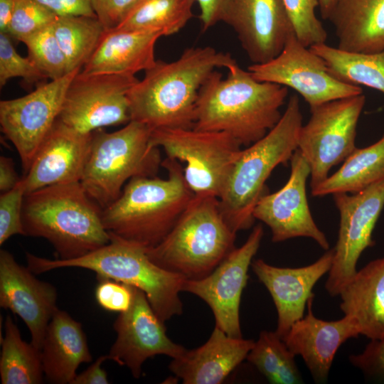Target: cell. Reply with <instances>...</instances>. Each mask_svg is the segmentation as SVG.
Segmentation results:
<instances>
[{
  "label": "cell",
  "mask_w": 384,
  "mask_h": 384,
  "mask_svg": "<svg viewBox=\"0 0 384 384\" xmlns=\"http://www.w3.org/2000/svg\"><path fill=\"white\" fill-rule=\"evenodd\" d=\"M80 70L43 82L23 97L1 100V129L15 146L24 174L58 118L68 86Z\"/></svg>",
  "instance_id": "cell-14"
},
{
  "label": "cell",
  "mask_w": 384,
  "mask_h": 384,
  "mask_svg": "<svg viewBox=\"0 0 384 384\" xmlns=\"http://www.w3.org/2000/svg\"><path fill=\"white\" fill-rule=\"evenodd\" d=\"M302 119L299 97L293 95L277 124L242 149L219 198L222 213L235 233L252 225L253 210L266 193V181L276 166L290 161L298 148Z\"/></svg>",
  "instance_id": "cell-6"
},
{
  "label": "cell",
  "mask_w": 384,
  "mask_h": 384,
  "mask_svg": "<svg viewBox=\"0 0 384 384\" xmlns=\"http://www.w3.org/2000/svg\"><path fill=\"white\" fill-rule=\"evenodd\" d=\"M1 340L0 378L2 384H39L44 375L41 350L23 341L11 316L5 320Z\"/></svg>",
  "instance_id": "cell-30"
},
{
  "label": "cell",
  "mask_w": 384,
  "mask_h": 384,
  "mask_svg": "<svg viewBox=\"0 0 384 384\" xmlns=\"http://www.w3.org/2000/svg\"><path fill=\"white\" fill-rule=\"evenodd\" d=\"M102 210L80 181L48 186L25 196L24 235L47 240L59 260L79 258L110 242Z\"/></svg>",
  "instance_id": "cell-3"
},
{
  "label": "cell",
  "mask_w": 384,
  "mask_h": 384,
  "mask_svg": "<svg viewBox=\"0 0 384 384\" xmlns=\"http://www.w3.org/2000/svg\"><path fill=\"white\" fill-rule=\"evenodd\" d=\"M164 36L156 31H106L95 51L80 70L84 74L135 75L154 65V48Z\"/></svg>",
  "instance_id": "cell-25"
},
{
  "label": "cell",
  "mask_w": 384,
  "mask_h": 384,
  "mask_svg": "<svg viewBox=\"0 0 384 384\" xmlns=\"http://www.w3.org/2000/svg\"><path fill=\"white\" fill-rule=\"evenodd\" d=\"M107 355L100 356L85 370L77 374L70 384H108L107 372L102 368Z\"/></svg>",
  "instance_id": "cell-44"
},
{
  "label": "cell",
  "mask_w": 384,
  "mask_h": 384,
  "mask_svg": "<svg viewBox=\"0 0 384 384\" xmlns=\"http://www.w3.org/2000/svg\"><path fill=\"white\" fill-rule=\"evenodd\" d=\"M349 361L367 377L384 381V336L371 339L363 352L350 356Z\"/></svg>",
  "instance_id": "cell-40"
},
{
  "label": "cell",
  "mask_w": 384,
  "mask_h": 384,
  "mask_svg": "<svg viewBox=\"0 0 384 384\" xmlns=\"http://www.w3.org/2000/svg\"><path fill=\"white\" fill-rule=\"evenodd\" d=\"M15 4L16 0H0V32L7 33Z\"/></svg>",
  "instance_id": "cell-46"
},
{
  "label": "cell",
  "mask_w": 384,
  "mask_h": 384,
  "mask_svg": "<svg viewBox=\"0 0 384 384\" xmlns=\"http://www.w3.org/2000/svg\"><path fill=\"white\" fill-rule=\"evenodd\" d=\"M328 20L338 48L363 53L384 50V0H339Z\"/></svg>",
  "instance_id": "cell-27"
},
{
  "label": "cell",
  "mask_w": 384,
  "mask_h": 384,
  "mask_svg": "<svg viewBox=\"0 0 384 384\" xmlns=\"http://www.w3.org/2000/svg\"><path fill=\"white\" fill-rule=\"evenodd\" d=\"M264 235L261 225L254 227L245 242L234 248L206 277L186 279L183 291L203 300L211 309L215 326L232 337L241 338L240 304L248 279V270Z\"/></svg>",
  "instance_id": "cell-15"
},
{
  "label": "cell",
  "mask_w": 384,
  "mask_h": 384,
  "mask_svg": "<svg viewBox=\"0 0 384 384\" xmlns=\"http://www.w3.org/2000/svg\"><path fill=\"white\" fill-rule=\"evenodd\" d=\"M13 78H21L28 84L47 79L28 57H22L17 53L11 36L0 32V87Z\"/></svg>",
  "instance_id": "cell-37"
},
{
  "label": "cell",
  "mask_w": 384,
  "mask_h": 384,
  "mask_svg": "<svg viewBox=\"0 0 384 384\" xmlns=\"http://www.w3.org/2000/svg\"><path fill=\"white\" fill-rule=\"evenodd\" d=\"M151 132L132 120L115 132L92 133L80 183L102 209L119 197L132 178L156 176L162 161L159 148L151 142Z\"/></svg>",
  "instance_id": "cell-8"
},
{
  "label": "cell",
  "mask_w": 384,
  "mask_h": 384,
  "mask_svg": "<svg viewBox=\"0 0 384 384\" xmlns=\"http://www.w3.org/2000/svg\"><path fill=\"white\" fill-rule=\"evenodd\" d=\"M340 309L369 339L384 336V257L368 262L341 289Z\"/></svg>",
  "instance_id": "cell-26"
},
{
  "label": "cell",
  "mask_w": 384,
  "mask_h": 384,
  "mask_svg": "<svg viewBox=\"0 0 384 384\" xmlns=\"http://www.w3.org/2000/svg\"><path fill=\"white\" fill-rule=\"evenodd\" d=\"M113 328L117 337L108 358L128 368L135 378H140L142 366L148 358L156 355L175 358L186 350L168 337L164 321L151 306L144 292L136 287L130 308L119 313Z\"/></svg>",
  "instance_id": "cell-17"
},
{
  "label": "cell",
  "mask_w": 384,
  "mask_h": 384,
  "mask_svg": "<svg viewBox=\"0 0 384 384\" xmlns=\"http://www.w3.org/2000/svg\"><path fill=\"white\" fill-rule=\"evenodd\" d=\"M227 70L225 78L213 71L201 87L193 128L226 132L247 146L279 121L288 88L259 81L238 63Z\"/></svg>",
  "instance_id": "cell-2"
},
{
  "label": "cell",
  "mask_w": 384,
  "mask_h": 384,
  "mask_svg": "<svg viewBox=\"0 0 384 384\" xmlns=\"http://www.w3.org/2000/svg\"><path fill=\"white\" fill-rule=\"evenodd\" d=\"M109 233L107 245L79 258L50 260L26 252L27 267L35 274L63 267L89 270L97 279H113L143 291L164 322L181 314L179 294L186 279L152 262L144 246Z\"/></svg>",
  "instance_id": "cell-5"
},
{
  "label": "cell",
  "mask_w": 384,
  "mask_h": 384,
  "mask_svg": "<svg viewBox=\"0 0 384 384\" xmlns=\"http://www.w3.org/2000/svg\"><path fill=\"white\" fill-rule=\"evenodd\" d=\"M322 18L328 20L339 0H318Z\"/></svg>",
  "instance_id": "cell-47"
},
{
  "label": "cell",
  "mask_w": 384,
  "mask_h": 384,
  "mask_svg": "<svg viewBox=\"0 0 384 384\" xmlns=\"http://www.w3.org/2000/svg\"><path fill=\"white\" fill-rule=\"evenodd\" d=\"M200 7V20L203 31L219 22H224L231 0H196Z\"/></svg>",
  "instance_id": "cell-43"
},
{
  "label": "cell",
  "mask_w": 384,
  "mask_h": 384,
  "mask_svg": "<svg viewBox=\"0 0 384 384\" xmlns=\"http://www.w3.org/2000/svg\"><path fill=\"white\" fill-rule=\"evenodd\" d=\"M151 142L166 157L186 164L184 179L195 195L218 198L242 151L240 143L226 132L194 128L154 129Z\"/></svg>",
  "instance_id": "cell-9"
},
{
  "label": "cell",
  "mask_w": 384,
  "mask_h": 384,
  "mask_svg": "<svg viewBox=\"0 0 384 384\" xmlns=\"http://www.w3.org/2000/svg\"><path fill=\"white\" fill-rule=\"evenodd\" d=\"M134 75L78 73L67 90L58 118L82 133L131 121L128 92L138 82Z\"/></svg>",
  "instance_id": "cell-11"
},
{
  "label": "cell",
  "mask_w": 384,
  "mask_h": 384,
  "mask_svg": "<svg viewBox=\"0 0 384 384\" xmlns=\"http://www.w3.org/2000/svg\"><path fill=\"white\" fill-rule=\"evenodd\" d=\"M235 238L219 198L194 195L170 232L158 245L146 248V253L159 267L187 279H198L211 273L235 248Z\"/></svg>",
  "instance_id": "cell-7"
},
{
  "label": "cell",
  "mask_w": 384,
  "mask_h": 384,
  "mask_svg": "<svg viewBox=\"0 0 384 384\" xmlns=\"http://www.w3.org/2000/svg\"><path fill=\"white\" fill-rule=\"evenodd\" d=\"M92 133H80L57 119L22 177L26 194L51 185L80 181Z\"/></svg>",
  "instance_id": "cell-21"
},
{
  "label": "cell",
  "mask_w": 384,
  "mask_h": 384,
  "mask_svg": "<svg viewBox=\"0 0 384 384\" xmlns=\"http://www.w3.org/2000/svg\"><path fill=\"white\" fill-rule=\"evenodd\" d=\"M25 196L26 190L22 178L14 188L1 193L0 245L13 235H24L22 210Z\"/></svg>",
  "instance_id": "cell-38"
},
{
  "label": "cell",
  "mask_w": 384,
  "mask_h": 384,
  "mask_svg": "<svg viewBox=\"0 0 384 384\" xmlns=\"http://www.w3.org/2000/svg\"><path fill=\"white\" fill-rule=\"evenodd\" d=\"M255 341L215 326L208 341L172 358L169 368L184 384H220L247 358Z\"/></svg>",
  "instance_id": "cell-23"
},
{
  "label": "cell",
  "mask_w": 384,
  "mask_h": 384,
  "mask_svg": "<svg viewBox=\"0 0 384 384\" xmlns=\"http://www.w3.org/2000/svg\"><path fill=\"white\" fill-rule=\"evenodd\" d=\"M34 274L28 267L19 265L11 252L0 250V306L23 321L31 343L41 350L48 323L58 309V294L54 285Z\"/></svg>",
  "instance_id": "cell-19"
},
{
  "label": "cell",
  "mask_w": 384,
  "mask_h": 384,
  "mask_svg": "<svg viewBox=\"0 0 384 384\" xmlns=\"http://www.w3.org/2000/svg\"><path fill=\"white\" fill-rule=\"evenodd\" d=\"M161 166L167 171L166 179L132 178L119 197L102 210L109 233L149 248L170 232L195 194L185 181L179 161L166 157Z\"/></svg>",
  "instance_id": "cell-4"
},
{
  "label": "cell",
  "mask_w": 384,
  "mask_h": 384,
  "mask_svg": "<svg viewBox=\"0 0 384 384\" xmlns=\"http://www.w3.org/2000/svg\"><path fill=\"white\" fill-rule=\"evenodd\" d=\"M235 63L210 46L186 48L171 62L156 60L128 92L131 121L151 130L193 128L201 87L217 68Z\"/></svg>",
  "instance_id": "cell-1"
},
{
  "label": "cell",
  "mask_w": 384,
  "mask_h": 384,
  "mask_svg": "<svg viewBox=\"0 0 384 384\" xmlns=\"http://www.w3.org/2000/svg\"><path fill=\"white\" fill-rule=\"evenodd\" d=\"M384 178V135L375 143L356 148L342 166L311 188L314 196L354 193Z\"/></svg>",
  "instance_id": "cell-28"
},
{
  "label": "cell",
  "mask_w": 384,
  "mask_h": 384,
  "mask_svg": "<svg viewBox=\"0 0 384 384\" xmlns=\"http://www.w3.org/2000/svg\"><path fill=\"white\" fill-rule=\"evenodd\" d=\"M294 357L276 331L264 330L260 333L246 359L270 383H303Z\"/></svg>",
  "instance_id": "cell-33"
},
{
  "label": "cell",
  "mask_w": 384,
  "mask_h": 384,
  "mask_svg": "<svg viewBox=\"0 0 384 384\" xmlns=\"http://www.w3.org/2000/svg\"><path fill=\"white\" fill-rule=\"evenodd\" d=\"M333 258L334 249H329L316 262L302 267H276L262 259L252 262V271L273 299L277 313L275 331L282 339L304 317L309 299L314 297L313 288L329 272Z\"/></svg>",
  "instance_id": "cell-20"
},
{
  "label": "cell",
  "mask_w": 384,
  "mask_h": 384,
  "mask_svg": "<svg viewBox=\"0 0 384 384\" xmlns=\"http://www.w3.org/2000/svg\"><path fill=\"white\" fill-rule=\"evenodd\" d=\"M195 2L196 0H139L114 29L156 31L164 36L174 34L193 16Z\"/></svg>",
  "instance_id": "cell-31"
},
{
  "label": "cell",
  "mask_w": 384,
  "mask_h": 384,
  "mask_svg": "<svg viewBox=\"0 0 384 384\" xmlns=\"http://www.w3.org/2000/svg\"><path fill=\"white\" fill-rule=\"evenodd\" d=\"M52 27L67 59L68 73L82 69L106 32L97 16H58Z\"/></svg>",
  "instance_id": "cell-32"
},
{
  "label": "cell",
  "mask_w": 384,
  "mask_h": 384,
  "mask_svg": "<svg viewBox=\"0 0 384 384\" xmlns=\"http://www.w3.org/2000/svg\"><path fill=\"white\" fill-rule=\"evenodd\" d=\"M52 25L23 43L27 47L28 58L47 79L55 80L70 73L68 72L67 59L53 33Z\"/></svg>",
  "instance_id": "cell-34"
},
{
  "label": "cell",
  "mask_w": 384,
  "mask_h": 384,
  "mask_svg": "<svg viewBox=\"0 0 384 384\" xmlns=\"http://www.w3.org/2000/svg\"><path fill=\"white\" fill-rule=\"evenodd\" d=\"M309 48L324 60L329 73L338 80L365 85L384 94V50L372 53L350 52L326 43Z\"/></svg>",
  "instance_id": "cell-29"
},
{
  "label": "cell",
  "mask_w": 384,
  "mask_h": 384,
  "mask_svg": "<svg viewBox=\"0 0 384 384\" xmlns=\"http://www.w3.org/2000/svg\"><path fill=\"white\" fill-rule=\"evenodd\" d=\"M290 165L287 183L277 191L266 193L259 199L253 210V218L270 228L274 242L309 238L327 250V238L315 223L308 204L306 186L310 167L298 149L292 155Z\"/></svg>",
  "instance_id": "cell-16"
},
{
  "label": "cell",
  "mask_w": 384,
  "mask_h": 384,
  "mask_svg": "<svg viewBox=\"0 0 384 384\" xmlns=\"http://www.w3.org/2000/svg\"><path fill=\"white\" fill-rule=\"evenodd\" d=\"M139 0H92L97 18L106 31L116 28Z\"/></svg>",
  "instance_id": "cell-41"
},
{
  "label": "cell",
  "mask_w": 384,
  "mask_h": 384,
  "mask_svg": "<svg viewBox=\"0 0 384 384\" xmlns=\"http://www.w3.org/2000/svg\"><path fill=\"white\" fill-rule=\"evenodd\" d=\"M247 70L259 81L270 82L299 93L310 108L337 99L358 95L363 90L343 82L329 71L324 60L292 34L280 53Z\"/></svg>",
  "instance_id": "cell-13"
},
{
  "label": "cell",
  "mask_w": 384,
  "mask_h": 384,
  "mask_svg": "<svg viewBox=\"0 0 384 384\" xmlns=\"http://www.w3.org/2000/svg\"><path fill=\"white\" fill-rule=\"evenodd\" d=\"M21 178L15 169L14 163L11 158L5 156L0 157V191L1 193L14 188L21 181Z\"/></svg>",
  "instance_id": "cell-45"
},
{
  "label": "cell",
  "mask_w": 384,
  "mask_h": 384,
  "mask_svg": "<svg viewBox=\"0 0 384 384\" xmlns=\"http://www.w3.org/2000/svg\"><path fill=\"white\" fill-rule=\"evenodd\" d=\"M224 23L252 64L274 58L294 33L283 0H231Z\"/></svg>",
  "instance_id": "cell-18"
},
{
  "label": "cell",
  "mask_w": 384,
  "mask_h": 384,
  "mask_svg": "<svg viewBox=\"0 0 384 384\" xmlns=\"http://www.w3.org/2000/svg\"><path fill=\"white\" fill-rule=\"evenodd\" d=\"M58 16L36 0H16L14 12L7 33L23 42L51 26Z\"/></svg>",
  "instance_id": "cell-35"
},
{
  "label": "cell",
  "mask_w": 384,
  "mask_h": 384,
  "mask_svg": "<svg viewBox=\"0 0 384 384\" xmlns=\"http://www.w3.org/2000/svg\"><path fill=\"white\" fill-rule=\"evenodd\" d=\"M52 11L58 16H97L92 0H36Z\"/></svg>",
  "instance_id": "cell-42"
},
{
  "label": "cell",
  "mask_w": 384,
  "mask_h": 384,
  "mask_svg": "<svg viewBox=\"0 0 384 384\" xmlns=\"http://www.w3.org/2000/svg\"><path fill=\"white\" fill-rule=\"evenodd\" d=\"M365 102L362 93L310 108V119L299 131L297 149L310 167L311 189L356 149V127Z\"/></svg>",
  "instance_id": "cell-10"
},
{
  "label": "cell",
  "mask_w": 384,
  "mask_h": 384,
  "mask_svg": "<svg viewBox=\"0 0 384 384\" xmlns=\"http://www.w3.org/2000/svg\"><path fill=\"white\" fill-rule=\"evenodd\" d=\"M314 297L307 302V314L292 324L283 340L295 356H302L314 380L323 383L328 378L338 349L360 333L348 316L336 321L316 318L312 310Z\"/></svg>",
  "instance_id": "cell-22"
},
{
  "label": "cell",
  "mask_w": 384,
  "mask_h": 384,
  "mask_svg": "<svg viewBox=\"0 0 384 384\" xmlns=\"http://www.w3.org/2000/svg\"><path fill=\"white\" fill-rule=\"evenodd\" d=\"M299 41L309 48L326 43L327 33L316 15L318 0H283Z\"/></svg>",
  "instance_id": "cell-36"
},
{
  "label": "cell",
  "mask_w": 384,
  "mask_h": 384,
  "mask_svg": "<svg viewBox=\"0 0 384 384\" xmlns=\"http://www.w3.org/2000/svg\"><path fill=\"white\" fill-rule=\"evenodd\" d=\"M333 197L340 221L325 288L336 297L356 274L362 252L375 243L372 234L384 207V178L357 193H336Z\"/></svg>",
  "instance_id": "cell-12"
},
{
  "label": "cell",
  "mask_w": 384,
  "mask_h": 384,
  "mask_svg": "<svg viewBox=\"0 0 384 384\" xmlns=\"http://www.w3.org/2000/svg\"><path fill=\"white\" fill-rule=\"evenodd\" d=\"M41 353L44 375L54 384H70L79 366L92 361L81 323L59 309L48 323Z\"/></svg>",
  "instance_id": "cell-24"
},
{
  "label": "cell",
  "mask_w": 384,
  "mask_h": 384,
  "mask_svg": "<svg viewBox=\"0 0 384 384\" xmlns=\"http://www.w3.org/2000/svg\"><path fill=\"white\" fill-rule=\"evenodd\" d=\"M97 279L99 282L95 295L102 308L119 313L130 308L134 297V287L110 279Z\"/></svg>",
  "instance_id": "cell-39"
}]
</instances>
